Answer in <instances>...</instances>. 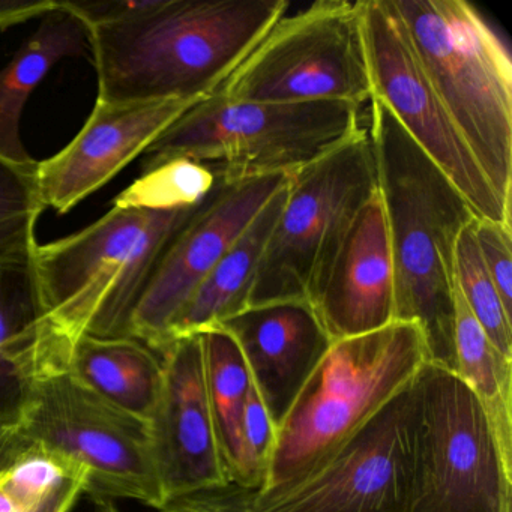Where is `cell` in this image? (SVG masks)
Wrapping results in <instances>:
<instances>
[{
	"mask_svg": "<svg viewBox=\"0 0 512 512\" xmlns=\"http://www.w3.org/2000/svg\"><path fill=\"white\" fill-rule=\"evenodd\" d=\"M199 206L152 211L115 205L80 232L35 247L44 319L23 371L26 385L67 373L74 347L86 335L130 337L131 319L161 254Z\"/></svg>",
	"mask_w": 512,
	"mask_h": 512,
	"instance_id": "cell-1",
	"label": "cell"
},
{
	"mask_svg": "<svg viewBox=\"0 0 512 512\" xmlns=\"http://www.w3.org/2000/svg\"><path fill=\"white\" fill-rule=\"evenodd\" d=\"M287 0H151L91 26L97 103L205 100L287 14Z\"/></svg>",
	"mask_w": 512,
	"mask_h": 512,
	"instance_id": "cell-2",
	"label": "cell"
},
{
	"mask_svg": "<svg viewBox=\"0 0 512 512\" xmlns=\"http://www.w3.org/2000/svg\"><path fill=\"white\" fill-rule=\"evenodd\" d=\"M367 130L395 268V322L415 323L428 362L455 373V248L475 214L377 101Z\"/></svg>",
	"mask_w": 512,
	"mask_h": 512,
	"instance_id": "cell-3",
	"label": "cell"
},
{
	"mask_svg": "<svg viewBox=\"0 0 512 512\" xmlns=\"http://www.w3.org/2000/svg\"><path fill=\"white\" fill-rule=\"evenodd\" d=\"M364 128V110L358 104L250 103L212 94L149 146L143 172L190 160L211 167L226 184L293 176Z\"/></svg>",
	"mask_w": 512,
	"mask_h": 512,
	"instance_id": "cell-4",
	"label": "cell"
},
{
	"mask_svg": "<svg viewBox=\"0 0 512 512\" xmlns=\"http://www.w3.org/2000/svg\"><path fill=\"white\" fill-rule=\"evenodd\" d=\"M452 121L512 209V61L496 29L464 0H389Z\"/></svg>",
	"mask_w": 512,
	"mask_h": 512,
	"instance_id": "cell-5",
	"label": "cell"
},
{
	"mask_svg": "<svg viewBox=\"0 0 512 512\" xmlns=\"http://www.w3.org/2000/svg\"><path fill=\"white\" fill-rule=\"evenodd\" d=\"M428 362L415 323L334 341L277 431L265 485L271 493L304 476L364 427Z\"/></svg>",
	"mask_w": 512,
	"mask_h": 512,
	"instance_id": "cell-6",
	"label": "cell"
},
{
	"mask_svg": "<svg viewBox=\"0 0 512 512\" xmlns=\"http://www.w3.org/2000/svg\"><path fill=\"white\" fill-rule=\"evenodd\" d=\"M376 191V161L367 127L290 176L250 307L277 302L314 307L338 251Z\"/></svg>",
	"mask_w": 512,
	"mask_h": 512,
	"instance_id": "cell-7",
	"label": "cell"
},
{
	"mask_svg": "<svg viewBox=\"0 0 512 512\" xmlns=\"http://www.w3.org/2000/svg\"><path fill=\"white\" fill-rule=\"evenodd\" d=\"M418 385L409 512H511L512 455L478 398L454 371L431 362Z\"/></svg>",
	"mask_w": 512,
	"mask_h": 512,
	"instance_id": "cell-8",
	"label": "cell"
},
{
	"mask_svg": "<svg viewBox=\"0 0 512 512\" xmlns=\"http://www.w3.org/2000/svg\"><path fill=\"white\" fill-rule=\"evenodd\" d=\"M8 431L70 455L89 472L94 499H133L158 509L164 499L151 425L104 400L70 373L32 380Z\"/></svg>",
	"mask_w": 512,
	"mask_h": 512,
	"instance_id": "cell-9",
	"label": "cell"
},
{
	"mask_svg": "<svg viewBox=\"0 0 512 512\" xmlns=\"http://www.w3.org/2000/svg\"><path fill=\"white\" fill-rule=\"evenodd\" d=\"M215 94L250 103L370 104L359 2L319 0L286 14Z\"/></svg>",
	"mask_w": 512,
	"mask_h": 512,
	"instance_id": "cell-10",
	"label": "cell"
},
{
	"mask_svg": "<svg viewBox=\"0 0 512 512\" xmlns=\"http://www.w3.org/2000/svg\"><path fill=\"white\" fill-rule=\"evenodd\" d=\"M371 101L382 104L481 220L512 226L484 170L431 85L389 0H359Z\"/></svg>",
	"mask_w": 512,
	"mask_h": 512,
	"instance_id": "cell-11",
	"label": "cell"
},
{
	"mask_svg": "<svg viewBox=\"0 0 512 512\" xmlns=\"http://www.w3.org/2000/svg\"><path fill=\"white\" fill-rule=\"evenodd\" d=\"M419 374V373H418ZM418 376L325 461L271 493L254 512H409Z\"/></svg>",
	"mask_w": 512,
	"mask_h": 512,
	"instance_id": "cell-12",
	"label": "cell"
},
{
	"mask_svg": "<svg viewBox=\"0 0 512 512\" xmlns=\"http://www.w3.org/2000/svg\"><path fill=\"white\" fill-rule=\"evenodd\" d=\"M287 179L277 175L230 184L217 179L208 199L161 254L131 319L130 337L157 353L166 349L173 320Z\"/></svg>",
	"mask_w": 512,
	"mask_h": 512,
	"instance_id": "cell-13",
	"label": "cell"
},
{
	"mask_svg": "<svg viewBox=\"0 0 512 512\" xmlns=\"http://www.w3.org/2000/svg\"><path fill=\"white\" fill-rule=\"evenodd\" d=\"M160 355L163 389L149 425L164 499L232 484L209 407L199 335L173 341Z\"/></svg>",
	"mask_w": 512,
	"mask_h": 512,
	"instance_id": "cell-14",
	"label": "cell"
},
{
	"mask_svg": "<svg viewBox=\"0 0 512 512\" xmlns=\"http://www.w3.org/2000/svg\"><path fill=\"white\" fill-rule=\"evenodd\" d=\"M202 101V100H200ZM197 100L95 103L73 142L37 167L38 194L44 209L67 214L103 188Z\"/></svg>",
	"mask_w": 512,
	"mask_h": 512,
	"instance_id": "cell-15",
	"label": "cell"
},
{
	"mask_svg": "<svg viewBox=\"0 0 512 512\" xmlns=\"http://www.w3.org/2000/svg\"><path fill=\"white\" fill-rule=\"evenodd\" d=\"M215 329L238 344L251 383L278 431L334 343L316 310L305 302L248 307Z\"/></svg>",
	"mask_w": 512,
	"mask_h": 512,
	"instance_id": "cell-16",
	"label": "cell"
},
{
	"mask_svg": "<svg viewBox=\"0 0 512 512\" xmlns=\"http://www.w3.org/2000/svg\"><path fill=\"white\" fill-rule=\"evenodd\" d=\"M313 308L332 341L395 322L394 259L379 190L359 212Z\"/></svg>",
	"mask_w": 512,
	"mask_h": 512,
	"instance_id": "cell-17",
	"label": "cell"
},
{
	"mask_svg": "<svg viewBox=\"0 0 512 512\" xmlns=\"http://www.w3.org/2000/svg\"><path fill=\"white\" fill-rule=\"evenodd\" d=\"M86 50H91L88 26L67 2L43 17L41 25L23 41L0 70V158L19 166L38 163L26 151L20 130L26 103L56 64L85 55Z\"/></svg>",
	"mask_w": 512,
	"mask_h": 512,
	"instance_id": "cell-18",
	"label": "cell"
},
{
	"mask_svg": "<svg viewBox=\"0 0 512 512\" xmlns=\"http://www.w3.org/2000/svg\"><path fill=\"white\" fill-rule=\"evenodd\" d=\"M287 182L263 206L173 320L167 346L179 338L211 331L250 307L251 290L283 208Z\"/></svg>",
	"mask_w": 512,
	"mask_h": 512,
	"instance_id": "cell-19",
	"label": "cell"
},
{
	"mask_svg": "<svg viewBox=\"0 0 512 512\" xmlns=\"http://www.w3.org/2000/svg\"><path fill=\"white\" fill-rule=\"evenodd\" d=\"M68 373L119 409L151 421L164 382L160 353L133 337L86 335L74 347Z\"/></svg>",
	"mask_w": 512,
	"mask_h": 512,
	"instance_id": "cell-20",
	"label": "cell"
},
{
	"mask_svg": "<svg viewBox=\"0 0 512 512\" xmlns=\"http://www.w3.org/2000/svg\"><path fill=\"white\" fill-rule=\"evenodd\" d=\"M43 319L32 259L0 262V427L19 412L26 389L23 370Z\"/></svg>",
	"mask_w": 512,
	"mask_h": 512,
	"instance_id": "cell-21",
	"label": "cell"
},
{
	"mask_svg": "<svg viewBox=\"0 0 512 512\" xmlns=\"http://www.w3.org/2000/svg\"><path fill=\"white\" fill-rule=\"evenodd\" d=\"M0 467L22 512H70L86 493V466L64 452L25 442L0 427Z\"/></svg>",
	"mask_w": 512,
	"mask_h": 512,
	"instance_id": "cell-22",
	"label": "cell"
},
{
	"mask_svg": "<svg viewBox=\"0 0 512 512\" xmlns=\"http://www.w3.org/2000/svg\"><path fill=\"white\" fill-rule=\"evenodd\" d=\"M202 341L206 391L215 433L227 475L233 484L245 487L242 419L251 388V377L241 350L221 329L197 334Z\"/></svg>",
	"mask_w": 512,
	"mask_h": 512,
	"instance_id": "cell-23",
	"label": "cell"
},
{
	"mask_svg": "<svg viewBox=\"0 0 512 512\" xmlns=\"http://www.w3.org/2000/svg\"><path fill=\"white\" fill-rule=\"evenodd\" d=\"M455 374L478 398L500 445L512 455V359L491 343L455 287Z\"/></svg>",
	"mask_w": 512,
	"mask_h": 512,
	"instance_id": "cell-24",
	"label": "cell"
},
{
	"mask_svg": "<svg viewBox=\"0 0 512 512\" xmlns=\"http://www.w3.org/2000/svg\"><path fill=\"white\" fill-rule=\"evenodd\" d=\"M217 185L211 167L190 160L161 164L131 184L115 199L116 206L176 211L202 205Z\"/></svg>",
	"mask_w": 512,
	"mask_h": 512,
	"instance_id": "cell-25",
	"label": "cell"
},
{
	"mask_svg": "<svg viewBox=\"0 0 512 512\" xmlns=\"http://www.w3.org/2000/svg\"><path fill=\"white\" fill-rule=\"evenodd\" d=\"M37 167L0 158V262L32 259L35 226L44 206L38 194Z\"/></svg>",
	"mask_w": 512,
	"mask_h": 512,
	"instance_id": "cell-26",
	"label": "cell"
},
{
	"mask_svg": "<svg viewBox=\"0 0 512 512\" xmlns=\"http://www.w3.org/2000/svg\"><path fill=\"white\" fill-rule=\"evenodd\" d=\"M473 220L458 236L455 287L491 343L502 355L512 359V314L503 307L499 292L482 263L473 235Z\"/></svg>",
	"mask_w": 512,
	"mask_h": 512,
	"instance_id": "cell-27",
	"label": "cell"
},
{
	"mask_svg": "<svg viewBox=\"0 0 512 512\" xmlns=\"http://www.w3.org/2000/svg\"><path fill=\"white\" fill-rule=\"evenodd\" d=\"M277 443V428L251 383L242 419V445H244L245 487L262 490L271 466Z\"/></svg>",
	"mask_w": 512,
	"mask_h": 512,
	"instance_id": "cell-28",
	"label": "cell"
},
{
	"mask_svg": "<svg viewBox=\"0 0 512 512\" xmlns=\"http://www.w3.org/2000/svg\"><path fill=\"white\" fill-rule=\"evenodd\" d=\"M472 226L482 263L503 307L512 314V226L481 218H475Z\"/></svg>",
	"mask_w": 512,
	"mask_h": 512,
	"instance_id": "cell-29",
	"label": "cell"
},
{
	"mask_svg": "<svg viewBox=\"0 0 512 512\" xmlns=\"http://www.w3.org/2000/svg\"><path fill=\"white\" fill-rule=\"evenodd\" d=\"M257 490L227 484L166 500L157 512H254Z\"/></svg>",
	"mask_w": 512,
	"mask_h": 512,
	"instance_id": "cell-30",
	"label": "cell"
},
{
	"mask_svg": "<svg viewBox=\"0 0 512 512\" xmlns=\"http://www.w3.org/2000/svg\"><path fill=\"white\" fill-rule=\"evenodd\" d=\"M61 7L56 0H0V31L43 19Z\"/></svg>",
	"mask_w": 512,
	"mask_h": 512,
	"instance_id": "cell-31",
	"label": "cell"
},
{
	"mask_svg": "<svg viewBox=\"0 0 512 512\" xmlns=\"http://www.w3.org/2000/svg\"><path fill=\"white\" fill-rule=\"evenodd\" d=\"M94 512H121L112 499H94Z\"/></svg>",
	"mask_w": 512,
	"mask_h": 512,
	"instance_id": "cell-32",
	"label": "cell"
}]
</instances>
